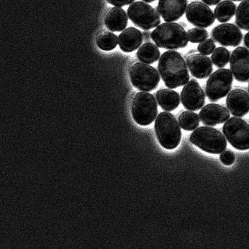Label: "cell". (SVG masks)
Returning a JSON list of instances; mask_svg holds the SVG:
<instances>
[{"label": "cell", "mask_w": 249, "mask_h": 249, "mask_svg": "<svg viewBox=\"0 0 249 249\" xmlns=\"http://www.w3.org/2000/svg\"><path fill=\"white\" fill-rule=\"evenodd\" d=\"M158 68L168 88L176 89L186 85L190 79L186 62L177 51L164 52L160 58Z\"/></svg>", "instance_id": "6da1fadb"}, {"label": "cell", "mask_w": 249, "mask_h": 249, "mask_svg": "<svg viewBox=\"0 0 249 249\" xmlns=\"http://www.w3.org/2000/svg\"><path fill=\"white\" fill-rule=\"evenodd\" d=\"M151 37L159 48L166 50H179L187 46L188 34L180 24L167 22L160 24L153 31Z\"/></svg>", "instance_id": "7a4b0ae2"}, {"label": "cell", "mask_w": 249, "mask_h": 249, "mask_svg": "<svg viewBox=\"0 0 249 249\" xmlns=\"http://www.w3.org/2000/svg\"><path fill=\"white\" fill-rule=\"evenodd\" d=\"M155 130L160 144L166 150H173L181 142L182 133L179 124L170 113H160L156 119Z\"/></svg>", "instance_id": "3957f363"}, {"label": "cell", "mask_w": 249, "mask_h": 249, "mask_svg": "<svg viewBox=\"0 0 249 249\" xmlns=\"http://www.w3.org/2000/svg\"><path fill=\"white\" fill-rule=\"evenodd\" d=\"M190 142L195 146L211 154H220L227 149L225 137L216 129L201 126L191 135Z\"/></svg>", "instance_id": "277c9868"}, {"label": "cell", "mask_w": 249, "mask_h": 249, "mask_svg": "<svg viewBox=\"0 0 249 249\" xmlns=\"http://www.w3.org/2000/svg\"><path fill=\"white\" fill-rule=\"evenodd\" d=\"M133 119L142 126L152 124L158 114V106L154 96L151 93L141 92L137 93L132 106Z\"/></svg>", "instance_id": "5b68a950"}, {"label": "cell", "mask_w": 249, "mask_h": 249, "mask_svg": "<svg viewBox=\"0 0 249 249\" xmlns=\"http://www.w3.org/2000/svg\"><path fill=\"white\" fill-rule=\"evenodd\" d=\"M129 18L137 27L150 30L159 26L161 23L160 17L150 4L143 1H136L129 6L127 10Z\"/></svg>", "instance_id": "8992f818"}, {"label": "cell", "mask_w": 249, "mask_h": 249, "mask_svg": "<svg viewBox=\"0 0 249 249\" xmlns=\"http://www.w3.org/2000/svg\"><path fill=\"white\" fill-rule=\"evenodd\" d=\"M129 74L132 85L143 92L155 90L160 81L159 72L153 67L141 62L135 64Z\"/></svg>", "instance_id": "52a82bcc"}, {"label": "cell", "mask_w": 249, "mask_h": 249, "mask_svg": "<svg viewBox=\"0 0 249 249\" xmlns=\"http://www.w3.org/2000/svg\"><path fill=\"white\" fill-rule=\"evenodd\" d=\"M223 133L227 140L237 150H249V124L240 118L232 117L226 121Z\"/></svg>", "instance_id": "ba28073f"}, {"label": "cell", "mask_w": 249, "mask_h": 249, "mask_svg": "<svg viewBox=\"0 0 249 249\" xmlns=\"http://www.w3.org/2000/svg\"><path fill=\"white\" fill-rule=\"evenodd\" d=\"M232 73L227 69L215 71L209 78L206 86L207 97L211 102H217L226 97L232 88Z\"/></svg>", "instance_id": "9c48e42d"}, {"label": "cell", "mask_w": 249, "mask_h": 249, "mask_svg": "<svg viewBox=\"0 0 249 249\" xmlns=\"http://www.w3.org/2000/svg\"><path fill=\"white\" fill-rule=\"evenodd\" d=\"M186 18L193 25L199 28H208L215 21V16L206 4L201 1H193L188 6Z\"/></svg>", "instance_id": "30bf717a"}, {"label": "cell", "mask_w": 249, "mask_h": 249, "mask_svg": "<svg viewBox=\"0 0 249 249\" xmlns=\"http://www.w3.org/2000/svg\"><path fill=\"white\" fill-rule=\"evenodd\" d=\"M182 104L189 110H198L205 103V94L198 82L193 79L184 85L181 93Z\"/></svg>", "instance_id": "8fae6325"}, {"label": "cell", "mask_w": 249, "mask_h": 249, "mask_svg": "<svg viewBox=\"0 0 249 249\" xmlns=\"http://www.w3.org/2000/svg\"><path fill=\"white\" fill-rule=\"evenodd\" d=\"M230 67L237 81L248 82L249 80V50L244 47L235 49L231 55Z\"/></svg>", "instance_id": "7c38bea8"}, {"label": "cell", "mask_w": 249, "mask_h": 249, "mask_svg": "<svg viewBox=\"0 0 249 249\" xmlns=\"http://www.w3.org/2000/svg\"><path fill=\"white\" fill-rule=\"evenodd\" d=\"M212 37L222 46L235 47L241 43L242 33L234 24L225 23L213 29Z\"/></svg>", "instance_id": "4fadbf2b"}, {"label": "cell", "mask_w": 249, "mask_h": 249, "mask_svg": "<svg viewBox=\"0 0 249 249\" xmlns=\"http://www.w3.org/2000/svg\"><path fill=\"white\" fill-rule=\"evenodd\" d=\"M187 5L188 0H159L157 11L164 21H176L183 17Z\"/></svg>", "instance_id": "5bb4252c"}, {"label": "cell", "mask_w": 249, "mask_h": 249, "mask_svg": "<svg viewBox=\"0 0 249 249\" xmlns=\"http://www.w3.org/2000/svg\"><path fill=\"white\" fill-rule=\"evenodd\" d=\"M226 104L233 116L243 117L249 112V95L244 90L237 89L231 91Z\"/></svg>", "instance_id": "9a60e30c"}, {"label": "cell", "mask_w": 249, "mask_h": 249, "mask_svg": "<svg viewBox=\"0 0 249 249\" xmlns=\"http://www.w3.org/2000/svg\"><path fill=\"white\" fill-rule=\"evenodd\" d=\"M230 117V113L224 107L211 104L202 108L199 118L204 124L215 126L226 122Z\"/></svg>", "instance_id": "2e32d148"}, {"label": "cell", "mask_w": 249, "mask_h": 249, "mask_svg": "<svg viewBox=\"0 0 249 249\" xmlns=\"http://www.w3.org/2000/svg\"><path fill=\"white\" fill-rule=\"evenodd\" d=\"M187 65L193 77L199 79L208 77L213 72V63L206 55L193 54L186 59Z\"/></svg>", "instance_id": "e0dca14e"}, {"label": "cell", "mask_w": 249, "mask_h": 249, "mask_svg": "<svg viewBox=\"0 0 249 249\" xmlns=\"http://www.w3.org/2000/svg\"><path fill=\"white\" fill-rule=\"evenodd\" d=\"M143 40L141 31L133 27L126 28L119 36L120 48L124 53H132L139 48Z\"/></svg>", "instance_id": "ac0fdd59"}, {"label": "cell", "mask_w": 249, "mask_h": 249, "mask_svg": "<svg viewBox=\"0 0 249 249\" xmlns=\"http://www.w3.org/2000/svg\"><path fill=\"white\" fill-rule=\"evenodd\" d=\"M104 22L109 30L120 32L124 30L127 26L128 17L123 9L113 7L108 12Z\"/></svg>", "instance_id": "d6986e66"}, {"label": "cell", "mask_w": 249, "mask_h": 249, "mask_svg": "<svg viewBox=\"0 0 249 249\" xmlns=\"http://www.w3.org/2000/svg\"><path fill=\"white\" fill-rule=\"evenodd\" d=\"M156 97L158 103L164 110L171 112L178 107L180 97L178 93L171 89H161L158 91Z\"/></svg>", "instance_id": "ffe728a7"}, {"label": "cell", "mask_w": 249, "mask_h": 249, "mask_svg": "<svg viewBox=\"0 0 249 249\" xmlns=\"http://www.w3.org/2000/svg\"><path fill=\"white\" fill-rule=\"evenodd\" d=\"M160 52L158 47L152 43H146L140 48L137 57L143 63L153 64L159 59Z\"/></svg>", "instance_id": "44dd1931"}, {"label": "cell", "mask_w": 249, "mask_h": 249, "mask_svg": "<svg viewBox=\"0 0 249 249\" xmlns=\"http://www.w3.org/2000/svg\"><path fill=\"white\" fill-rule=\"evenodd\" d=\"M236 6L230 0H224L216 6L214 10L215 18L220 23H226L234 16Z\"/></svg>", "instance_id": "7402d4cb"}, {"label": "cell", "mask_w": 249, "mask_h": 249, "mask_svg": "<svg viewBox=\"0 0 249 249\" xmlns=\"http://www.w3.org/2000/svg\"><path fill=\"white\" fill-rule=\"evenodd\" d=\"M235 23L242 30L249 31V0H244L238 6Z\"/></svg>", "instance_id": "603a6c76"}, {"label": "cell", "mask_w": 249, "mask_h": 249, "mask_svg": "<svg viewBox=\"0 0 249 249\" xmlns=\"http://www.w3.org/2000/svg\"><path fill=\"white\" fill-rule=\"evenodd\" d=\"M178 122L179 125L183 130L193 131L199 126V118L196 113L191 111H186L179 115Z\"/></svg>", "instance_id": "cb8c5ba5"}, {"label": "cell", "mask_w": 249, "mask_h": 249, "mask_svg": "<svg viewBox=\"0 0 249 249\" xmlns=\"http://www.w3.org/2000/svg\"><path fill=\"white\" fill-rule=\"evenodd\" d=\"M96 43L101 50L109 51L116 48L119 43V38L113 33L106 31L98 36Z\"/></svg>", "instance_id": "d4e9b609"}, {"label": "cell", "mask_w": 249, "mask_h": 249, "mask_svg": "<svg viewBox=\"0 0 249 249\" xmlns=\"http://www.w3.org/2000/svg\"><path fill=\"white\" fill-rule=\"evenodd\" d=\"M211 59L213 64L217 68H222L226 66L230 60V53L227 49L219 47L213 52Z\"/></svg>", "instance_id": "484cf974"}, {"label": "cell", "mask_w": 249, "mask_h": 249, "mask_svg": "<svg viewBox=\"0 0 249 249\" xmlns=\"http://www.w3.org/2000/svg\"><path fill=\"white\" fill-rule=\"evenodd\" d=\"M189 41L192 43H201L208 38V32L203 28H195L191 29L187 33Z\"/></svg>", "instance_id": "4316f807"}, {"label": "cell", "mask_w": 249, "mask_h": 249, "mask_svg": "<svg viewBox=\"0 0 249 249\" xmlns=\"http://www.w3.org/2000/svg\"><path fill=\"white\" fill-rule=\"evenodd\" d=\"M215 49V44L211 39L205 40L197 47V51L200 54L204 55L211 54L214 52Z\"/></svg>", "instance_id": "83f0119b"}, {"label": "cell", "mask_w": 249, "mask_h": 249, "mask_svg": "<svg viewBox=\"0 0 249 249\" xmlns=\"http://www.w3.org/2000/svg\"><path fill=\"white\" fill-rule=\"evenodd\" d=\"M220 160L226 166H230L235 161V156L231 151H225L220 156Z\"/></svg>", "instance_id": "f1b7e54d"}, {"label": "cell", "mask_w": 249, "mask_h": 249, "mask_svg": "<svg viewBox=\"0 0 249 249\" xmlns=\"http://www.w3.org/2000/svg\"><path fill=\"white\" fill-rule=\"evenodd\" d=\"M134 1L135 0H107L108 3L117 6V7H122V6L128 5Z\"/></svg>", "instance_id": "f546056e"}, {"label": "cell", "mask_w": 249, "mask_h": 249, "mask_svg": "<svg viewBox=\"0 0 249 249\" xmlns=\"http://www.w3.org/2000/svg\"><path fill=\"white\" fill-rule=\"evenodd\" d=\"M206 4L210 6H214L219 3L221 0H202Z\"/></svg>", "instance_id": "4dcf8cb0"}, {"label": "cell", "mask_w": 249, "mask_h": 249, "mask_svg": "<svg viewBox=\"0 0 249 249\" xmlns=\"http://www.w3.org/2000/svg\"><path fill=\"white\" fill-rule=\"evenodd\" d=\"M143 36L145 41H149L151 37V33L149 32V31H145V32L143 33Z\"/></svg>", "instance_id": "1f68e13d"}, {"label": "cell", "mask_w": 249, "mask_h": 249, "mask_svg": "<svg viewBox=\"0 0 249 249\" xmlns=\"http://www.w3.org/2000/svg\"><path fill=\"white\" fill-rule=\"evenodd\" d=\"M244 44L249 48V32L246 34L245 37H244Z\"/></svg>", "instance_id": "d6a6232c"}, {"label": "cell", "mask_w": 249, "mask_h": 249, "mask_svg": "<svg viewBox=\"0 0 249 249\" xmlns=\"http://www.w3.org/2000/svg\"><path fill=\"white\" fill-rule=\"evenodd\" d=\"M143 1L146 2V3H152V2L156 1V0H143Z\"/></svg>", "instance_id": "836d02e7"}, {"label": "cell", "mask_w": 249, "mask_h": 249, "mask_svg": "<svg viewBox=\"0 0 249 249\" xmlns=\"http://www.w3.org/2000/svg\"><path fill=\"white\" fill-rule=\"evenodd\" d=\"M233 1H242V0H232Z\"/></svg>", "instance_id": "e575fe53"}, {"label": "cell", "mask_w": 249, "mask_h": 249, "mask_svg": "<svg viewBox=\"0 0 249 249\" xmlns=\"http://www.w3.org/2000/svg\"></svg>", "instance_id": "d590c367"}]
</instances>
